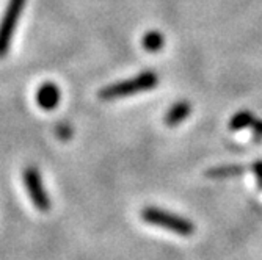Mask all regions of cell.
I'll return each mask as SVG.
<instances>
[{
    "instance_id": "6da1fadb",
    "label": "cell",
    "mask_w": 262,
    "mask_h": 260,
    "mask_svg": "<svg viewBox=\"0 0 262 260\" xmlns=\"http://www.w3.org/2000/svg\"><path fill=\"white\" fill-rule=\"evenodd\" d=\"M157 82H159V77L156 76V73H152V70H145V73L138 74L137 77L105 86L104 89L99 91V98L102 101H113V99L126 98V96H130V94H137L141 91H148V89L156 88Z\"/></svg>"
},
{
    "instance_id": "7a4b0ae2",
    "label": "cell",
    "mask_w": 262,
    "mask_h": 260,
    "mask_svg": "<svg viewBox=\"0 0 262 260\" xmlns=\"http://www.w3.org/2000/svg\"><path fill=\"white\" fill-rule=\"evenodd\" d=\"M141 218L143 221H146L148 224L166 229V230H171L174 233L179 235H192L195 232V226L192 221H188L182 217H178L174 214H170V211L157 208V207H146L143 208L141 211Z\"/></svg>"
},
{
    "instance_id": "3957f363",
    "label": "cell",
    "mask_w": 262,
    "mask_h": 260,
    "mask_svg": "<svg viewBox=\"0 0 262 260\" xmlns=\"http://www.w3.org/2000/svg\"><path fill=\"white\" fill-rule=\"evenodd\" d=\"M27 0H10L5 14L0 20V57H4L10 45H11V39L14 35V30L17 27V20L22 14V10L26 7Z\"/></svg>"
},
{
    "instance_id": "277c9868",
    "label": "cell",
    "mask_w": 262,
    "mask_h": 260,
    "mask_svg": "<svg viewBox=\"0 0 262 260\" xmlns=\"http://www.w3.org/2000/svg\"><path fill=\"white\" fill-rule=\"evenodd\" d=\"M24 180H26V186H27V192L30 195L32 202L41 211L49 210L51 208V199H49L47 192L44 190L42 180H41L38 170L36 168H27L26 173H24Z\"/></svg>"
},
{
    "instance_id": "5b68a950",
    "label": "cell",
    "mask_w": 262,
    "mask_h": 260,
    "mask_svg": "<svg viewBox=\"0 0 262 260\" xmlns=\"http://www.w3.org/2000/svg\"><path fill=\"white\" fill-rule=\"evenodd\" d=\"M61 92L55 83H42L36 92V102L44 110H54L60 104Z\"/></svg>"
},
{
    "instance_id": "8992f818",
    "label": "cell",
    "mask_w": 262,
    "mask_h": 260,
    "mask_svg": "<svg viewBox=\"0 0 262 260\" xmlns=\"http://www.w3.org/2000/svg\"><path fill=\"white\" fill-rule=\"evenodd\" d=\"M190 104L188 102H178V104H174L170 110H168V113H166V116H165V123L168 124L170 127H173V126H178V124H181L185 117H188V114H190Z\"/></svg>"
},
{
    "instance_id": "52a82bcc",
    "label": "cell",
    "mask_w": 262,
    "mask_h": 260,
    "mask_svg": "<svg viewBox=\"0 0 262 260\" xmlns=\"http://www.w3.org/2000/svg\"><path fill=\"white\" fill-rule=\"evenodd\" d=\"M245 173V167L242 164H228V167H217L207 171V177L212 179H226V177H234L241 176Z\"/></svg>"
},
{
    "instance_id": "ba28073f",
    "label": "cell",
    "mask_w": 262,
    "mask_h": 260,
    "mask_svg": "<svg viewBox=\"0 0 262 260\" xmlns=\"http://www.w3.org/2000/svg\"><path fill=\"white\" fill-rule=\"evenodd\" d=\"M253 123H254V116L245 110V111H241V113H237L231 117L229 129L231 130H241V129H245L248 126H253Z\"/></svg>"
},
{
    "instance_id": "9c48e42d",
    "label": "cell",
    "mask_w": 262,
    "mask_h": 260,
    "mask_svg": "<svg viewBox=\"0 0 262 260\" xmlns=\"http://www.w3.org/2000/svg\"><path fill=\"white\" fill-rule=\"evenodd\" d=\"M143 47L148 52H159L163 47V35L159 32H148L143 36Z\"/></svg>"
},
{
    "instance_id": "30bf717a",
    "label": "cell",
    "mask_w": 262,
    "mask_h": 260,
    "mask_svg": "<svg viewBox=\"0 0 262 260\" xmlns=\"http://www.w3.org/2000/svg\"><path fill=\"white\" fill-rule=\"evenodd\" d=\"M57 135H58V138H61V139H68L71 135H73V129H71L69 124L61 123V124L57 127Z\"/></svg>"
},
{
    "instance_id": "8fae6325",
    "label": "cell",
    "mask_w": 262,
    "mask_h": 260,
    "mask_svg": "<svg viewBox=\"0 0 262 260\" xmlns=\"http://www.w3.org/2000/svg\"><path fill=\"white\" fill-rule=\"evenodd\" d=\"M253 171H254V176H256V180H257L259 188H262V160H257L253 164Z\"/></svg>"
},
{
    "instance_id": "7c38bea8",
    "label": "cell",
    "mask_w": 262,
    "mask_h": 260,
    "mask_svg": "<svg viewBox=\"0 0 262 260\" xmlns=\"http://www.w3.org/2000/svg\"><path fill=\"white\" fill-rule=\"evenodd\" d=\"M251 127H253V130H254L256 135H260V136H262V121H256V120H254V123H253Z\"/></svg>"
}]
</instances>
